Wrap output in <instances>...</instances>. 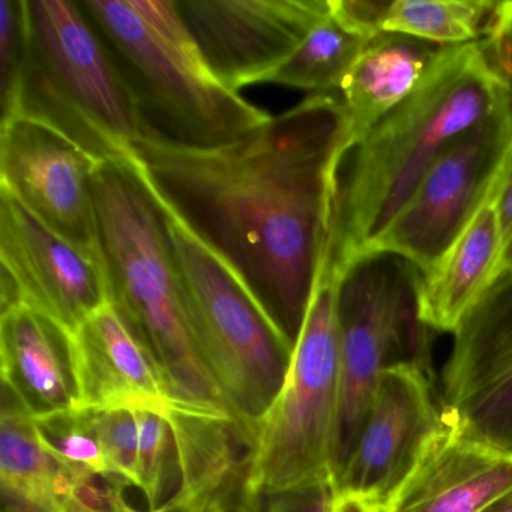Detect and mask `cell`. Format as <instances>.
I'll return each instance as SVG.
<instances>
[{
	"label": "cell",
	"mask_w": 512,
	"mask_h": 512,
	"mask_svg": "<svg viewBox=\"0 0 512 512\" xmlns=\"http://www.w3.org/2000/svg\"><path fill=\"white\" fill-rule=\"evenodd\" d=\"M349 152L346 110L332 94L310 95L214 148L133 146L167 211L235 272L293 344L331 253Z\"/></svg>",
	"instance_id": "obj_1"
},
{
	"label": "cell",
	"mask_w": 512,
	"mask_h": 512,
	"mask_svg": "<svg viewBox=\"0 0 512 512\" xmlns=\"http://www.w3.org/2000/svg\"><path fill=\"white\" fill-rule=\"evenodd\" d=\"M505 95L484 41L443 47L412 94L347 155L332 233L335 274L371 250L440 155Z\"/></svg>",
	"instance_id": "obj_2"
},
{
	"label": "cell",
	"mask_w": 512,
	"mask_h": 512,
	"mask_svg": "<svg viewBox=\"0 0 512 512\" xmlns=\"http://www.w3.org/2000/svg\"><path fill=\"white\" fill-rule=\"evenodd\" d=\"M94 200L113 307L160 368L179 409L235 419L188 329L166 208L133 157L100 161Z\"/></svg>",
	"instance_id": "obj_3"
},
{
	"label": "cell",
	"mask_w": 512,
	"mask_h": 512,
	"mask_svg": "<svg viewBox=\"0 0 512 512\" xmlns=\"http://www.w3.org/2000/svg\"><path fill=\"white\" fill-rule=\"evenodd\" d=\"M133 104L140 140L214 148L271 115L221 85L172 0H79Z\"/></svg>",
	"instance_id": "obj_4"
},
{
	"label": "cell",
	"mask_w": 512,
	"mask_h": 512,
	"mask_svg": "<svg viewBox=\"0 0 512 512\" xmlns=\"http://www.w3.org/2000/svg\"><path fill=\"white\" fill-rule=\"evenodd\" d=\"M22 68L10 110L50 125L98 161L133 157V104L79 2L22 0Z\"/></svg>",
	"instance_id": "obj_5"
},
{
	"label": "cell",
	"mask_w": 512,
	"mask_h": 512,
	"mask_svg": "<svg viewBox=\"0 0 512 512\" xmlns=\"http://www.w3.org/2000/svg\"><path fill=\"white\" fill-rule=\"evenodd\" d=\"M167 217L194 346L236 421L253 437L286 379L295 344L229 266L169 211Z\"/></svg>",
	"instance_id": "obj_6"
},
{
	"label": "cell",
	"mask_w": 512,
	"mask_h": 512,
	"mask_svg": "<svg viewBox=\"0 0 512 512\" xmlns=\"http://www.w3.org/2000/svg\"><path fill=\"white\" fill-rule=\"evenodd\" d=\"M338 275L323 265L286 379L257 424L245 493L263 497L335 484L340 401Z\"/></svg>",
	"instance_id": "obj_7"
},
{
	"label": "cell",
	"mask_w": 512,
	"mask_h": 512,
	"mask_svg": "<svg viewBox=\"0 0 512 512\" xmlns=\"http://www.w3.org/2000/svg\"><path fill=\"white\" fill-rule=\"evenodd\" d=\"M422 272L404 257L374 251L338 275L340 401L335 479L352 455L386 368L418 364L433 371L430 332L419 316Z\"/></svg>",
	"instance_id": "obj_8"
},
{
	"label": "cell",
	"mask_w": 512,
	"mask_h": 512,
	"mask_svg": "<svg viewBox=\"0 0 512 512\" xmlns=\"http://www.w3.org/2000/svg\"><path fill=\"white\" fill-rule=\"evenodd\" d=\"M511 151L512 101L506 88L493 113L440 155L367 254H398L428 271L487 199Z\"/></svg>",
	"instance_id": "obj_9"
},
{
	"label": "cell",
	"mask_w": 512,
	"mask_h": 512,
	"mask_svg": "<svg viewBox=\"0 0 512 512\" xmlns=\"http://www.w3.org/2000/svg\"><path fill=\"white\" fill-rule=\"evenodd\" d=\"M0 263L2 310L26 305L76 334L110 302L100 251L68 241L2 190Z\"/></svg>",
	"instance_id": "obj_10"
},
{
	"label": "cell",
	"mask_w": 512,
	"mask_h": 512,
	"mask_svg": "<svg viewBox=\"0 0 512 512\" xmlns=\"http://www.w3.org/2000/svg\"><path fill=\"white\" fill-rule=\"evenodd\" d=\"M442 371V413L470 439L512 457V269L455 329Z\"/></svg>",
	"instance_id": "obj_11"
},
{
	"label": "cell",
	"mask_w": 512,
	"mask_h": 512,
	"mask_svg": "<svg viewBox=\"0 0 512 512\" xmlns=\"http://www.w3.org/2000/svg\"><path fill=\"white\" fill-rule=\"evenodd\" d=\"M179 13L215 79L239 94L268 83L331 14L329 0H181Z\"/></svg>",
	"instance_id": "obj_12"
},
{
	"label": "cell",
	"mask_w": 512,
	"mask_h": 512,
	"mask_svg": "<svg viewBox=\"0 0 512 512\" xmlns=\"http://www.w3.org/2000/svg\"><path fill=\"white\" fill-rule=\"evenodd\" d=\"M100 161L61 131L26 116L2 119L0 190L68 241L100 251L94 175Z\"/></svg>",
	"instance_id": "obj_13"
},
{
	"label": "cell",
	"mask_w": 512,
	"mask_h": 512,
	"mask_svg": "<svg viewBox=\"0 0 512 512\" xmlns=\"http://www.w3.org/2000/svg\"><path fill=\"white\" fill-rule=\"evenodd\" d=\"M440 419L433 371L410 362L386 368L358 443L335 479L338 496L379 509L409 475Z\"/></svg>",
	"instance_id": "obj_14"
},
{
	"label": "cell",
	"mask_w": 512,
	"mask_h": 512,
	"mask_svg": "<svg viewBox=\"0 0 512 512\" xmlns=\"http://www.w3.org/2000/svg\"><path fill=\"white\" fill-rule=\"evenodd\" d=\"M512 491V457L470 439L442 413L409 475L376 512H484Z\"/></svg>",
	"instance_id": "obj_15"
},
{
	"label": "cell",
	"mask_w": 512,
	"mask_h": 512,
	"mask_svg": "<svg viewBox=\"0 0 512 512\" xmlns=\"http://www.w3.org/2000/svg\"><path fill=\"white\" fill-rule=\"evenodd\" d=\"M74 344L80 409L163 416L178 409L160 368L112 302L77 329Z\"/></svg>",
	"instance_id": "obj_16"
},
{
	"label": "cell",
	"mask_w": 512,
	"mask_h": 512,
	"mask_svg": "<svg viewBox=\"0 0 512 512\" xmlns=\"http://www.w3.org/2000/svg\"><path fill=\"white\" fill-rule=\"evenodd\" d=\"M0 313L2 389L34 419L80 409L74 334L26 305Z\"/></svg>",
	"instance_id": "obj_17"
},
{
	"label": "cell",
	"mask_w": 512,
	"mask_h": 512,
	"mask_svg": "<svg viewBox=\"0 0 512 512\" xmlns=\"http://www.w3.org/2000/svg\"><path fill=\"white\" fill-rule=\"evenodd\" d=\"M505 169L506 164L487 199L454 244L428 271L422 272L419 316L431 331L454 334L470 308L499 277L496 202Z\"/></svg>",
	"instance_id": "obj_18"
},
{
	"label": "cell",
	"mask_w": 512,
	"mask_h": 512,
	"mask_svg": "<svg viewBox=\"0 0 512 512\" xmlns=\"http://www.w3.org/2000/svg\"><path fill=\"white\" fill-rule=\"evenodd\" d=\"M442 49L398 34H382L365 44L340 88L350 151L412 94Z\"/></svg>",
	"instance_id": "obj_19"
},
{
	"label": "cell",
	"mask_w": 512,
	"mask_h": 512,
	"mask_svg": "<svg viewBox=\"0 0 512 512\" xmlns=\"http://www.w3.org/2000/svg\"><path fill=\"white\" fill-rule=\"evenodd\" d=\"M76 473L38 437L35 421L2 389L0 488L2 512H68Z\"/></svg>",
	"instance_id": "obj_20"
},
{
	"label": "cell",
	"mask_w": 512,
	"mask_h": 512,
	"mask_svg": "<svg viewBox=\"0 0 512 512\" xmlns=\"http://www.w3.org/2000/svg\"><path fill=\"white\" fill-rule=\"evenodd\" d=\"M497 2L488 0H391L383 34L406 35L437 46L484 40Z\"/></svg>",
	"instance_id": "obj_21"
},
{
	"label": "cell",
	"mask_w": 512,
	"mask_h": 512,
	"mask_svg": "<svg viewBox=\"0 0 512 512\" xmlns=\"http://www.w3.org/2000/svg\"><path fill=\"white\" fill-rule=\"evenodd\" d=\"M367 43L341 28L329 14L268 83L313 94L340 91L341 83Z\"/></svg>",
	"instance_id": "obj_22"
},
{
	"label": "cell",
	"mask_w": 512,
	"mask_h": 512,
	"mask_svg": "<svg viewBox=\"0 0 512 512\" xmlns=\"http://www.w3.org/2000/svg\"><path fill=\"white\" fill-rule=\"evenodd\" d=\"M34 421L38 437L47 451L71 472L82 476H113L101 442L95 410L73 409Z\"/></svg>",
	"instance_id": "obj_23"
},
{
	"label": "cell",
	"mask_w": 512,
	"mask_h": 512,
	"mask_svg": "<svg viewBox=\"0 0 512 512\" xmlns=\"http://www.w3.org/2000/svg\"><path fill=\"white\" fill-rule=\"evenodd\" d=\"M139 422V458L137 488L148 502V511H155L167 502V484L172 481V463L178 464L172 428L163 415L137 412ZM179 466V464H178Z\"/></svg>",
	"instance_id": "obj_24"
},
{
	"label": "cell",
	"mask_w": 512,
	"mask_h": 512,
	"mask_svg": "<svg viewBox=\"0 0 512 512\" xmlns=\"http://www.w3.org/2000/svg\"><path fill=\"white\" fill-rule=\"evenodd\" d=\"M101 442L115 478L137 487L139 422L131 410H95Z\"/></svg>",
	"instance_id": "obj_25"
},
{
	"label": "cell",
	"mask_w": 512,
	"mask_h": 512,
	"mask_svg": "<svg viewBox=\"0 0 512 512\" xmlns=\"http://www.w3.org/2000/svg\"><path fill=\"white\" fill-rule=\"evenodd\" d=\"M22 0H0V103L2 115L10 110L22 68Z\"/></svg>",
	"instance_id": "obj_26"
},
{
	"label": "cell",
	"mask_w": 512,
	"mask_h": 512,
	"mask_svg": "<svg viewBox=\"0 0 512 512\" xmlns=\"http://www.w3.org/2000/svg\"><path fill=\"white\" fill-rule=\"evenodd\" d=\"M391 0H329L331 17L350 34L370 41L383 34V19Z\"/></svg>",
	"instance_id": "obj_27"
},
{
	"label": "cell",
	"mask_w": 512,
	"mask_h": 512,
	"mask_svg": "<svg viewBox=\"0 0 512 512\" xmlns=\"http://www.w3.org/2000/svg\"><path fill=\"white\" fill-rule=\"evenodd\" d=\"M337 490L335 484L316 485L302 490L284 491L257 497L263 512H332Z\"/></svg>",
	"instance_id": "obj_28"
},
{
	"label": "cell",
	"mask_w": 512,
	"mask_h": 512,
	"mask_svg": "<svg viewBox=\"0 0 512 512\" xmlns=\"http://www.w3.org/2000/svg\"><path fill=\"white\" fill-rule=\"evenodd\" d=\"M496 214L500 241V275L512 269V151L497 194Z\"/></svg>",
	"instance_id": "obj_29"
},
{
	"label": "cell",
	"mask_w": 512,
	"mask_h": 512,
	"mask_svg": "<svg viewBox=\"0 0 512 512\" xmlns=\"http://www.w3.org/2000/svg\"><path fill=\"white\" fill-rule=\"evenodd\" d=\"M484 41L488 56L505 80L512 101V49L499 37H487Z\"/></svg>",
	"instance_id": "obj_30"
},
{
	"label": "cell",
	"mask_w": 512,
	"mask_h": 512,
	"mask_svg": "<svg viewBox=\"0 0 512 512\" xmlns=\"http://www.w3.org/2000/svg\"><path fill=\"white\" fill-rule=\"evenodd\" d=\"M485 37L502 38L512 49V2H497Z\"/></svg>",
	"instance_id": "obj_31"
},
{
	"label": "cell",
	"mask_w": 512,
	"mask_h": 512,
	"mask_svg": "<svg viewBox=\"0 0 512 512\" xmlns=\"http://www.w3.org/2000/svg\"><path fill=\"white\" fill-rule=\"evenodd\" d=\"M211 506L208 503L200 502V500H191L187 497L181 496L179 493L173 494L169 500L160 508L155 511L146 512H209ZM130 512H139L136 509H131Z\"/></svg>",
	"instance_id": "obj_32"
},
{
	"label": "cell",
	"mask_w": 512,
	"mask_h": 512,
	"mask_svg": "<svg viewBox=\"0 0 512 512\" xmlns=\"http://www.w3.org/2000/svg\"><path fill=\"white\" fill-rule=\"evenodd\" d=\"M209 512H263L257 497L248 496L247 493L241 491L238 496L233 497L229 502L223 505H217Z\"/></svg>",
	"instance_id": "obj_33"
},
{
	"label": "cell",
	"mask_w": 512,
	"mask_h": 512,
	"mask_svg": "<svg viewBox=\"0 0 512 512\" xmlns=\"http://www.w3.org/2000/svg\"><path fill=\"white\" fill-rule=\"evenodd\" d=\"M332 512H376V509L355 497L338 496L337 494Z\"/></svg>",
	"instance_id": "obj_34"
},
{
	"label": "cell",
	"mask_w": 512,
	"mask_h": 512,
	"mask_svg": "<svg viewBox=\"0 0 512 512\" xmlns=\"http://www.w3.org/2000/svg\"><path fill=\"white\" fill-rule=\"evenodd\" d=\"M484 512H512V491L500 497L493 505L488 506Z\"/></svg>",
	"instance_id": "obj_35"
}]
</instances>
